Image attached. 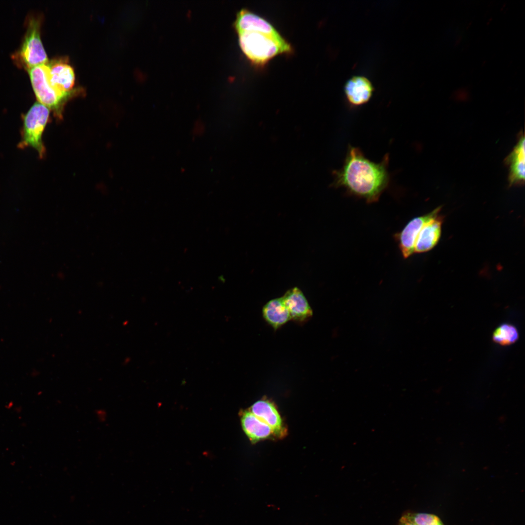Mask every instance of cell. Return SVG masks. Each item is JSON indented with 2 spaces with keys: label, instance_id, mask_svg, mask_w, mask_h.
<instances>
[{
  "label": "cell",
  "instance_id": "obj_1",
  "mask_svg": "<svg viewBox=\"0 0 525 525\" xmlns=\"http://www.w3.org/2000/svg\"><path fill=\"white\" fill-rule=\"evenodd\" d=\"M388 162L387 154L376 163L359 148L350 146L342 167L333 172V184L368 203L377 202L389 184Z\"/></svg>",
  "mask_w": 525,
  "mask_h": 525
},
{
  "label": "cell",
  "instance_id": "obj_7",
  "mask_svg": "<svg viewBox=\"0 0 525 525\" xmlns=\"http://www.w3.org/2000/svg\"><path fill=\"white\" fill-rule=\"evenodd\" d=\"M249 410L271 428L275 437L281 438L286 435L287 431L283 420L272 401L261 399L254 403Z\"/></svg>",
  "mask_w": 525,
  "mask_h": 525
},
{
  "label": "cell",
  "instance_id": "obj_6",
  "mask_svg": "<svg viewBox=\"0 0 525 525\" xmlns=\"http://www.w3.org/2000/svg\"><path fill=\"white\" fill-rule=\"evenodd\" d=\"M440 210L441 207H438L426 214L412 219L401 231L395 234L394 238L404 258L415 253L416 242L421 229L427 223L439 215Z\"/></svg>",
  "mask_w": 525,
  "mask_h": 525
},
{
  "label": "cell",
  "instance_id": "obj_5",
  "mask_svg": "<svg viewBox=\"0 0 525 525\" xmlns=\"http://www.w3.org/2000/svg\"><path fill=\"white\" fill-rule=\"evenodd\" d=\"M40 21L35 17L27 21V30L19 51L13 58L18 65L29 70L49 62L40 34Z\"/></svg>",
  "mask_w": 525,
  "mask_h": 525
},
{
  "label": "cell",
  "instance_id": "obj_14",
  "mask_svg": "<svg viewBox=\"0 0 525 525\" xmlns=\"http://www.w3.org/2000/svg\"><path fill=\"white\" fill-rule=\"evenodd\" d=\"M506 162L509 166L510 185L523 183L525 178V140L523 135L506 158Z\"/></svg>",
  "mask_w": 525,
  "mask_h": 525
},
{
  "label": "cell",
  "instance_id": "obj_15",
  "mask_svg": "<svg viewBox=\"0 0 525 525\" xmlns=\"http://www.w3.org/2000/svg\"><path fill=\"white\" fill-rule=\"evenodd\" d=\"M262 315L265 321L276 330L291 319L282 297L271 299L266 303L262 308Z\"/></svg>",
  "mask_w": 525,
  "mask_h": 525
},
{
  "label": "cell",
  "instance_id": "obj_13",
  "mask_svg": "<svg viewBox=\"0 0 525 525\" xmlns=\"http://www.w3.org/2000/svg\"><path fill=\"white\" fill-rule=\"evenodd\" d=\"M442 222V216L438 215L424 226L417 237L415 253L426 252L437 245L441 235Z\"/></svg>",
  "mask_w": 525,
  "mask_h": 525
},
{
  "label": "cell",
  "instance_id": "obj_12",
  "mask_svg": "<svg viewBox=\"0 0 525 525\" xmlns=\"http://www.w3.org/2000/svg\"><path fill=\"white\" fill-rule=\"evenodd\" d=\"M240 413L242 429L252 443L275 436L271 428L249 410H242Z\"/></svg>",
  "mask_w": 525,
  "mask_h": 525
},
{
  "label": "cell",
  "instance_id": "obj_4",
  "mask_svg": "<svg viewBox=\"0 0 525 525\" xmlns=\"http://www.w3.org/2000/svg\"><path fill=\"white\" fill-rule=\"evenodd\" d=\"M50 110L44 105L35 103L27 112L23 114L21 140L18 148L31 147L35 150L40 159L46 156V150L43 141V134L50 121Z\"/></svg>",
  "mask_w": 525,
  "mask_h": 525
},
{
  "label": "cell",
  "instance_id": "obj_16",
  "mask_svg": "<svg viewBox=\"0 0 525 525\" xmlns=\"http://www.w3.org/2000/svg\"><path fill=\"white\" fill-rule=\"evenodd\" d=\"M519 338L517 329L509 323H503L493 332L492 340L500 345L508 346L516 342Z\"/></svg>",
  "mask_w": 525,
  "mask_h": 525
},
{
  "label": "cell",
  "instance_id": "obj_3",
  "mask_svg": "<svg viewBox=\"0 0 525 525\" xmlns=\"http://www.w3.org/2000/svg\"><path fill=\"white\" fill-rule=\"evenodd\" d=\"M48 63L33 67L28 70L29 74L37 102L51 110L57 120L61 121L67 103L81 93L82 90L76 88L64 93L56 89L50 82Z\"/></svg>",
  "mask_w": 525,
  "mask_h": 525
},
{
  "label": "cell",
  "instance_id": "obj_18",
  "mask_svg": "<svg viewBox=\"0 0 525 525\" xmlns=\"http://www.w3.org/2000/svg\"><path fill=\"white\" fill-rule=\"evenodd\" d=\"M398 525H416L414 524V523H413L412 522H410L408 520H407L405 517H404L403 515H402V517L400 518L399 521Z\"/></svg>",
  "mask_w": 525,
  "mask_h": 525
},
{
  "label": "cell",
  "instance_id": "obj_10",
  "mask_svg": "<svg viewBox=\"0 0 525 525\" xmlns=\"http://www.w3.org/2000/svg\"><path fill=\"white\" fill-rule=\"evenodd\" d=\"M282 298L289 311L291 319L303 322L312 316L313 310L305 296L298 288L289 289Z\"/></svg>",
  "mask_w": 525,
  "mask_h": 525
},
{
  "label": "cell",
  "instance_id": "obj_8",
  "mask_svg": "<svg viewBox=\"0 0 525 525\" xmlns=\"http://www.w3.org/2000/svg\"><path fill=\"white\" fill-rule=\"evenodd\" d=\"M49 79L52 85L64 93L72 91L75 84V73L67 59H54L48 63Z\"/></svg>",
  "mask_w": 525,
  "mask_h": 525
},
{
  "label": "cell",
  "instance_id": "obj_9",
  "mask_svg": "<svg viewBox=\"0 0 525 525\" xmlns=\"http://www.w3.org/2000/svg\"><path fill=\"white\" fill-rule=\"evenodd\" d=\"M233 26L236 33L262 32L274 35L280 34L267 20L246 8H242L237 12Z\"/></svg>",
  "mask_w": 525,
  "mask_h": 525
},
{
  "label": "cell",
  "instance_id": "obj_2",
  "mask_svg": "<svg viewBox=\"0 0 525 525\" xmlns=\"http://www.w3.org/2000/svg\"><path fill=\"white\" fill-rule=\"evenodd\" d=\"M239 47L249 63L257 68H263L279 55H291L294 48L281 34L262 32L237 33Z\"/></svg>",
  "mask_w": 525,
  "mask_h": 525
},
{
  "label": "cell",
  "instance_id": "obj_11",
  "mask_svg": "<svg viewBox=\"0 0 525 525\" xmlns=\"http://www.w3.org/2000/svg\"><path fill=\"white\" fill-rule=\"evenodd\" d=\"M374 88L368 79L363 76H354L346 82L344 91L349 103L353 106L364 105L369 101Z\"/></svg>",
  "mask_w": 525,
  "mask_h": 525
},
{
  "label": "cell",
  "instance_id": "obj_17",
  "mask_svg": "<svg viewBox=\"0 0 525 525\" xmlns=\"http://www.w3.org/2000/svg\"><path fill=\"white\" fill-rule=\"evenodd\" d=\"M402 515L416 525H444L438 516L433 514L407 511Z\"/></svg>",
  "mask_w": 525,
  "mask_h": 525
}]
</instances>
